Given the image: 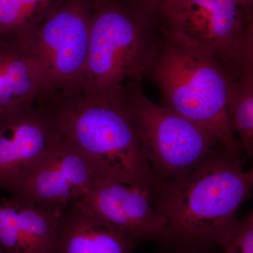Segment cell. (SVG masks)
Masks as SVG:
<instances>
[{"instance_id": "7a4b0ae2", "label": "cell", "mask_w": 253, "mask_h": 253, "mask_svg": "<svg viewBox=\"0 0 253 253\" xmlns=\"http://www.w3.org/2000/svg\"><path fill=\"white\" fill-rule=\"evenodd\" d=\"M42 108L65 140L85 154L108 178L156 188L131 118L124 86L104 92L83 88L42 95Z\"/></svg>"}, {"instance_id": "d6986e66", "label": "cell", "mask_w": 253, "mask_h": 253, "mask_svg": "<svg viewBox=\"0 0 253 253\" xmlns=\"http://www.w3.org/2000/svg\"><path fill=\"white\" fill-rule=\"evenodd\" d=\"M184 247L185 249L179 250L172 253H206L201 251L200 248L189 247V246H184Z\"/></svg>"}, {"instance_id": "8992f818", "label": "cell", "mask_w": 253, "mask_h": 253, "mask_svg": "<svg viewBox=\"0 0 253 253\" xmlns=\"http://www.w3.org/2000/svg\"><path fill=\"white\" fill-rule=\"evenodd\" d=\"M159 29L212 54L229 73L253 67V18L234 0H169Z\"/></svg>"}, {"instance_id": "4fadbf2b", "label": "cell", "mask_w": 253, "mask_h": 253, "mask_svg": "<svg viewBox=\"0 0 253 253\" xmlns=\"http://www.w3.org/2000/svg\"><path fill=\"white\" fill-rule=\"evenodd\" d=\"M127 234L74 204L60 214L54 253H133Z\"/></svg>"}, {"instance_id": "5bb4252c", "label": "cell", "mask_w": 253, "mask_h": 253, "mask_svg": "<svg viewBox=\"0 0 253 253\" xmlns=\"http://www.w3.org/2000/svg\"><path fill=\"white\" fill-rule=\"evenodd\" d=\"M226 112L233 132L248 157L253 155V67L231 74Z\"/></svg>"}, {"instance_id": "9a60e30c", "label": "cell", "mask_w": 253, "mask_h": 253, "mask_svg": "<svg viewBox=\"0 0 253 253\" xmlns=\"http://www.w3.org/2000/svg\"><path fill=\"white\" fill-rule=\"evenodd\" d=\"M65 0H0V37L31 35Z\"/></svg>"}, {"instance_id": "ffe728a7", "label": "cell", "mask_w": 253, "mask_h": 253, "mask_svg": "<svg viewBox=\"0 0 253 253\" xmlns=\"http://www.w3.org/2000/svg\"><path fill=\"white\" fill-rule=\"evenodd\" d=\"M0 253H6L4 252V251H3L2 249H1V247H0Z\"/></svg>"}, {"instance_id": "2e32d148", "label": "cell", "mask_w": 253, "mask_h": 253, "mask_svg": "<svg viewBox=\"0 0 253 253\" xmlns=\"http://www.w3.org/2000/svg\"><path fill=\"white\" fill-rule=\"evenodd\" d=\"M223 253H253V214L239 221L234 235L224 246Z\"/></svg>"}, {"instance_id": "7c38bea8", "label": "cell", "mask_w": 253, "mask_h": 253, "mask_svg": "<svg viewBox=\"0 0 253 253\" xmlns=\"http://www.w3.org/2000/svg\"><path fill=\"white\" fill-rule=\"evenodd\" d=\"M61 213L23 204L0 202V247L6 253H54Z\"/></svg>"}, {"instance_id": "6da1fadb", "label": "cell", "mask_w": 253, "mask_h": 253, "mask_svg": "<svg viewBox=\"0 0 253 253\" xmlns=\"http://www.w3.org/2000/svg\"><path fill=\"white\" fill-rule=\"evenodd\" d=\"M253 184V169L245 172L224 148L184 175L159 183L154 204L167 224L165 240L200 249L224 247L237 229L236 212Z\"/></svg>"}, {"instance_id": "5b68a950", "label": "cell", "mask_w": 253, "mask_h": 253, "mask_svg": "<svg viewBox=\"0 0 253 253\" xmlns=\"http://www.w3.org/2000/svg\"><path fill=\"white\" fill-rule=\"evenodd\" d=\"M145 157L158 183L184 175L224 148L211 131L155 104L140 83L123 84Z\"/></svg>"}, {"instance_id": "8fae6325", "label": "cell", "mask_w": 253, "mask_h": 253, "mask_svg": "<svg viewBox=\"0 0 253 253\" xmlns=\"http://www.w3.org/2000/svg\"><path fill=\"white\" fill-rule=\"evenodd\" d=\"M45 91L30 35L0 37V113L36 104Z\"/></svg>"}, {"instance_id": "277c9868", "label": "cell", "mask_w": 253, "mask_h": 253, "mask_svg": "<svg viewBox=\"0 0 253 253\" xmlns=\"http://www.w3.org/2000/svg\"><path fill=\"white\" fill-rule=\"evenodd\" d=\"M156 28L122 0H94L83 89L104 92L141 83L156 53Z\"/></svg>"}, {"instance_id": "30bf717a", "label": "cell", "mask_w": 253, "mask_h": 253, "mask_svg": "<svg viewBox=\"0 0 253 253\" xmlns=\"http://www.w3.org/2000/svg\"><path fill=\"white\" fill-rule=\"evenodd\" d=\"M156 188L106 178L76 204L126 233L137 246L166 238V219L155 207Z\"/></svg>"}, {"instance_id": "ba28073f", "label": "cell", "mask_w": 253, "mask_h": 253, "mask_svg": "<svg viewBox=\"0 0 253 253\" xmlns=\"http://www.w3.org/2000/svg\"><path fill=\"white\" fill-rule=\"evenodd\" d=\"M106 178L85 154L61 137L12 196L23 204L61 213Z\"/></svg>"}, {"instance_id": "ac0fdd59", "label": "cell", "mask_w": 253, "mask_h": 253, "mask_svg": "<svg viewBox=\"0 0 253 253\" xmlns=\"http://www.w3.org/2000/svg\"><path fill=\"white\" fill-rule=\"evenodd\" d=\"M249 17L253 18V0H234Z\"/></svg>"}, {"instance_id": "3957f363", "label": "cell", "mask_w": 253, "mask_h": 253, "mask_svg": "<svg viewBox=\"0 0 253 253\" xmlns=\"http://www.w3.org/2000/svg\"><path fill=\"white\" fill-rule=\"evenodd\" d=\"M146 78L158 86L164 107L211 131L244 166L246 156L226 112L231 73L220 61L199 46L160 30Z\"/></svg>"}, {"instance_id": "9c48e42d", "label": "cell", "mask_w": 253, "mask_h": 253, "mask_svg": "<svg viewBox=\"0 0 253 253\" xmlns=\"http://www.w3.org/2000/svg\"><path fill=\"white\" fill-rule=\"evenodd\" d=\"M61 137L49 115L38 104L0 113V190L12 194Z\"/></svg>"}, {"instance_id": "52a82bcc", "label": "cell", "mask_w": 253, "mask_h": 253, "mask_svg": "<svg viewBox=\"0 0 253 253\" xmlns=\"http://www.w3.org/2000/svg\"><path fill=\"white\" fill-rule=\"evenodd\" d=\"M94 1L65 0L30 35L44 71V94L83 88Z\"/></svg>"}, {"instance_id": "e0dca14e", "label": "cell", "mask_w": 253, "mask_h": 253, "mask_svg": "<svg viewBox=\"0 0 253 253\" xmlns=\"http://www.w3.org/2000/svg\"><path fill=\"white\" fill-rule=\"evenodd\" d=\"M133 11L154 20L163 5L169 0H122Z\"/></svg>"}]
</instances>
